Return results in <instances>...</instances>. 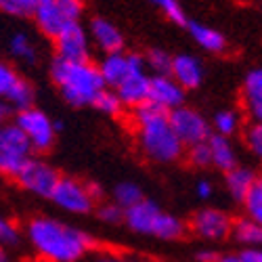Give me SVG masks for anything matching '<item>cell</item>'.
Listing matches in <instances>:
<instances>
[{
  "mask_svg": "<svg viewBox=\"0 0 262 262\" xmlns=\"http://www.w3.org/2000/svg\"><path fill=\"white\" fill-rule=\"evenodd\" d=\"M26 239L42 262H82L93 252V237L55 216H36L26 225Z\"/></svg>",
  "mask_w": 262,
  "mask_h": 262,
  "instance_id": "cell-1",
  "label": "cell"
},
{
  "mask_svg": "<svg viewBox=\"0 0 262 262\" xmlns=\"http://www.w3.org/2000/svg\"><path fill=\"white\" fill-rule=\"evenodd\" d=\"M135 141L141 154L154 164H174L185 156V145L174 133L170 114L145 103L130 114Z\"/></svg>",
  "mask_w": 262,
  "mask_h": 262,
  "instance_id": "cell-2",
  "label": "cell"
},
{
  "mask_svg": "<svg viewBox=\"0 0 262 262\" xmlns=\"http://www.w3.org/2000/svg\"><path fill=\"white\" fill-rule=\"evenodd\" d=\"M51 80L72 107H93L97 97L107 89L99 65L93 61H63L55 57L51 63Z\"/></svg>",
  "mask_w": 262,
  "mask_h": 262,
  "instance_id": "cell-3",
  "label": "cell"
},
{
  "mask_svg": "<svg viewBox=\"0 0 262 262\" xmlns=\"http://www.w3.org/2000/svg\"><path fill=\"white\" fill-rule=\"evenodd\" d=\"M124 225L137 235H147L160 242H179L187 233V225L179 216L162 210L151 200H143L135 208L126 210Z\"/></svg>",
  "mask_w": 262,
  "mask_h": 262,
  "instance_id": "cell-4",
  "label": "cell"
},
{
  "mask_svg": "<svg viewBox=\"0 0 262 262\" xmlns=\"http://www.w3.org/2000/svg\"><path fill=\"white\" fill-rule=\"evenodd\" d=\"M82 13L84 0H40L32 19L42 36L55 40L63 30L80 24Z\"/></svg>",
  "mask_w": 262,
  "mask_h": 262,
  "instance_id": "cell-5",
  "label": "cell"
},
{
  "mask_svg": "<svg viewBox=\"0 0 262 262\" xmlns=\"http://www.w3.org/2000/svg\"><path fill=\"white\" fill-rule=\"evenodd\" d=\"M99 198H101V189L97 185L84 183L74 177H61L49 200L65 214L86 216L97 210Z\"/></svg>",
  "mask_w": 262,
  "mask_h": 262,
  "instance_id": "cell-6",
  "label": "cell"
},
{
  "mask_svg": "<svg viewBox=\"0 0 262 262\" xmlns=\"http://www.w3.org/2000/svg\"><path fill=\"white\" fill-rule=\"evenodd\" d=\"M34 149L15 122H9L0 128V177L17 179L19 172L34 158Z\"/></svg>",
  "mask_w": 262,
  "mask_h": 262,
  "instance_id": "cell-7",
  "label": "cell"
},
{
  "mask_svg": "<svg viewBox=\"0 0 262 262\" xmlns=\"http://www.w3.org/2000/svg\"><path fill=\"white\" fill-rule=\"evenodd\" d=\"M13 122L24 130V135L28 137L34 154H47V151L55 145L57 130L61 128L59 122H55L45 109H40L36 105L17 112Z\"/></svg>",
  "mask_w": 262,
  "mask_h": 262,
  "instance_id": "cell-8",
  "label": "cell"
},
{
  "mask_svg": "<svg viewBox=\"0 0 262 262\" xmlns=\"http://www.w3.org/2000/svg\"><path fill=\"white\" fill-rule=\"evenodd\" d=\"M233 225H235V221L231 218V214L221 208H214V206L198 210L191 216V223H189L193 235L208 244L225 242L227 237H231Z\"/></svg>",
  "mask_w": 262,
  "mask_h": 262,
  "instance_id": "cell-9",
  "label": "cell"
},
{
  "mask_svg": "<svg viewBox=\"0 0 262 262\" xmlns=\"http://www.w3.org/2000/svg\"><path fill=\"white\" fill-rule=\"evenodd\" d=\"M170 124L177 137L181 139V143L185 145V149L204 143L212 137V124L208 122V118L202 112H198V109L187 105L170 112Z\"/></svg>",
  "mask_w": 262,
  "mask_h": 262,
  "instance_id": "cell-10",
  "label": "cell"
},
{
  "mask_svg": "<svg viewBox=\"0 0 262 262\" xmlns=\"http://www.w3.org/2000/svg\"><path fill=\"white\" fill-rule=\"evenodd\" d=\"M59 181H61V174L49 162L40 158H32L26 164V168L19 172V177L15 179V183L24 191L36 195V198H47V200L53 195Z\"/></svg>",
  "mask_w": 262,
  "mask_h": 262,
  "instance_id": "cell-11",
  "label": "cell"
},
{
  "mask_svg": "<svg viewBox=\"0 0 262 262\" xmlns=\"http://www.w3.org/2000/svg\"><path fill=\"white\" fill-rule=\"evenodd\" d=\"M149 86H151V74L145 65V57L135 55L133 59V70L124 78V82L116 89L120 101L126 109H137L149 101Z\"/></svg>",
  "mask_w": 262,
  "mask_h": 262,
  "instance_id": "cell-12",
  "label": "cell"
},
{
  "mask_svg": "<svg viewBox=\"0 0 262 262\" xmlns=\"http://www.w3.org/2000/svg\"><path fill=\"white\" fill-rule=\"evenodd\" d=\"M55 57L63 61H91V49L93 42L89 36V30L82 28V24H76L68 30H63L55 40Z\"/></svg>",
  "mask_w": 262,
  "mask_h": 262,
  "instance_id": "cell-13",
  "label": "cell"
},
{
  "mask_svg": "<svg viewBox=\"0 0 262 262\" xmlns=\"http://www.w3.org/2000/svg\"><path fill=\"white\" fill-rule=\"evenodd\" d=\"M185 89L174 80L172 76H151V86H149V101L158 109L164 112H174L185 105Z\"/></svg>",
  "mask_w": 262,
  "mask_h": 262,
  "instance_id": "cell-14",
  "label": "cell"
},
{
  "mask_svg": "<svg viewBox=\"0 0 262 262\" xmlns=\"http://www.w3.org/2000/svg\"><path fill=\"white\" fill-rule=\"evenodd\" d=\"M239 101L250 122H262V65L252 68L246 74L239 91Z\"/></svg>",
  "mask_w": 262,
  "mask_h": 262,
  "instance_id": "cell-15",
  "label": "cell"
},
{
  "mask_svg": "<svg viewBox=\"0 0 262 262\" xmlns=\"http://www.w3.org/2000/svg\"><path fill=\"white\" fill-rule=\"evenodd\" d=\"M89 36H91L93 47H97L103 55L124 51V34L120 32L116 24H112L105 17H95L91 21Z\"/></svg>",
  "mask_w": 262,
  "mask_h": 262,
  "instance_id": "cell-16",
  "label": "cell"
},
{
  "mask_svg": "<svg viewBox=\"0 0 262 262\" xmlns=\"http://www.w3.org/2000/svg\"><path fill=\"white\" fill-rule=\"evenodd\" d=\"M170 76L177 80L185 91H195V89H200L204 82V65L198 57H193L189 53L174 55Z\"/></svg>",
  "mask_w": 262,
  "mask_h": 262,
  "instance_id": "cell-17",
  "label": "cell"
},
{
  "mask_svg": "<svg viewBox=\"0 0 262 262\" xmlns=\"http://www.w3.org/2000/svg\"><path fill=\"white\" fill-rule=\"evenodd\" d=\"M133 59H135V53H126V51L103 55V59L97 65H99V72L105 80L107 89L116 91L124 82V78L130 74V70H133Z\"/></svg>",
  "mask_w": 262,
  "mask_h": 262,
  "instance_id": "cell-18",
  "label": "cell"
},
{
  "mask_svg": "<svg viewBox=\"0 0 262 262\" xmlns=\"http://www.w3.org/2000/svg\"><path fill=\"white\" fill-rule=\"evenodd\" d=\"M187 32L195 47H200L204 53L210 55H223L227 51V38L218 32L216 28H210L200 21H187Z\"/></svg>",
  "mask_w": 262,
  "mask_h": 262,
  "instance_id": "cell-19",
  "label": "cell"
},
{
  "mask_svg": "<svg viewBox=\"0 0 262 262\" xmlns=\"http://www.w3.org/2000/svg\"><path fill=\"white\" fill-rule=\"evenodd\" d=\"M208 145H210V156H212V166L221 172H229L233 168L239 166L237 162V149L233 145L231 139L227 137H221V135H214L208 139Z\"/></svg>",
  "mask_w": 262,
  "mask_h": 262,
  "instance_id": "cell-20",
  "label": "cell"
},
{
  "mask_svg": "<svg viewBox=\"0 0 262 262\" xmlns=\"http://www.w3.org/2000/svg\"><path fill=\"white\" fill-rule=\"evenodd\" d=\"M258 174L246 166H237L233 170H229L225 174V187H227V193L231 195V200L237 202V204H242L246 200V195L248 191L252 189L254 181H256Z\"/></svg>",
  "mask_w": 262,
  "mask_h": 262,
  "instance_id": "cell-21",
  "label": "cell"
},
{
  "mask_svg": "<svg viewBox=\"0 0 262 262\" xmlns=\"http://www.w3.org/2000/svg\"><path fill=\"white\" fill-rule=\"evenodd\" d=\"M210 124H212L214 135H221V137H227V139L235 137L239 130L244 133V128H246L242 114H239L237 109H231V107H225V109H221V112H216L214 118L210 120Z\"/></svg>",
  "mask_w": 262,
  "mask_h": 262,
  "instance_id": "cell-22",
  "label": "cell"
},
{
  "mask_svg": "<svg viewBox=\"0 0 262 262\" xmlns=\"http://www.w3.org/2000/svg\"><path fill=\"white\" fill-rule=\"evenodd\" d=\"M235 242L242 246L244 250H252V248H262V225L250 221V218H239L233 225V235Z\"/></svg>",
  "mask_w": 262,
  "mask_h": 262,
  "instance_id": "cell-23",
  "label": "cell"
},
{
  "mask_svg": "<svg viewBox=\"0 0 262 262\" xmlns=\"http://www.w3.org/2000/svg\"><path fill=\"white\" fill-rule=\"evenodd\" d=\"M9 53H11L13 59H17L19 63H26V65L36 63V59H38V49L34 45V40L24 32H19V34H15L11 38Z\"/></svg>",
  "mask_w": 262,
  "mask_h": 262,
  "instance_id": "cell-24",
  "label": "cell"
},
{
  "mask_svg": "<svg viewBox=\"0 0 262 262\" xmlns=\"http://www.w3.org/2000/svg\"><path fill=\"white\" fill-rule=\"evenodd\" d=\"M143 200H145L143 189H141L137 183L124 181V183L116 185V189H114V202H116L120 208H124V210L135 208V206L141 204Z\"/></svg>",
  "mask_w": 262,
  "mask_h": 262,
  "instance_id": "cell-25",
  "label": "cell"
},
{
  "mask_svg": "<svg viewBox=\"0 0 262 262\" xmlns=\"http://www.w3.org/2000/svg\"><path fill=\"white\" fill-rule=\"evenodd\" d=\"M242 206H244L246 218L262 225V177H256V181H254L252 189L248 191Z\"/></svg>",
  "mask_w": 262,
  "mask_h": 262,
  "instance_id": "cell-26",
  "label": "cell"
},
{
  "mask_svg": "<svg viewBox=\"0 0 262 262\" xmlns=\"http://www.w3.org/2000/svg\"><path fill=\"white\" fill-rule=\"evenodd\" d=\"M34 99H36V91H34L32 82L26 80V78H21V82L15 86V91L9 95L5 105H11L15 112H21V109L34 107Z\"/></svg>",
  "mask_w": 262,
  "mask_h": 262,
  "instance_id": "cell-27",
  "label": "cell"
},
{
  "mask_svg": "<svg viewBox=\"0 0 262 262\" xmlns=\"http://www.w3.org/2000/svg\"><path fill=\"white\" fill-rule=\"evenodd\" d=\"M172 59H174V55H170L164 49H151L145 55V65L151 76H170Z\"/></svg>",
  "mask_w": 262,
  "mask_h": 262,
  "instance_id": "cell-28",
  "label": "cell"
},
{
  "mask_svg": "<svg viewBox=\"0 0 262 262\" xmlns=\"http://www.w3.org/2000/svg\"><path fill=\"white\" fill-rule=\"evenodd\" d=\"M93 107L97 109L99 114L109 116V118H118V116H122V114H124V109H126L124 103L120 101L118 93L112 91V89H105V91L97 97V101L93 103Z\"/></svg>",
  "mask_w": 262,
  "mask_h": 262,
  "instance_id": "cell-29",
  "label": "cell"
},
{
  "mask_svg": "<svg viewBox=\"0 0 262 262\" xmlns=\"http://www.w3.org/2000/svg\"><path fill=\"white\" fill-rule=\"evenodd\" d=\"M244 145L252 158L262 164V122H250L244 128Z\"/></svg>",
  "mask_w": 262,
  "mask_h": 262,
  "instance_id": "cell-30",
  "label": "cell"
},
{
  "mask_svg": "<svg viewBox=\"0 0 262 262\" xmlns=\"http://www.w3.org/2000/svg\"><path fill=\"white\" fill-rule=\"evenodd\" d=\"M40 0H0V13L24 19V17H34V11Z\"/></svg>",
  "mask_w": 262,
  "mask_h": 262,
  "instance_id": "cell-31",
  "label": "cell"
},
{
  "mask_svg": "<svg viewBox=\"0 0 262 262\" xmlns=\"http://www.w3.org/2000/svg\"><path fill=\"white\" fill-rule=\"evenodd\" d=\"M21 82V76L11 63L0 61V103H7L9 95L15 91V86Z\"/></svg>",
  "mask_w": 262,
  "mask_h": 262,
  "instance_id": "cell-32",
  "label": "cell"
},
{
  "mask_svg": "<svg viewBox=\"0 0 262 262\" xmlns=\"http://www.w3.org/2000/svg\"><path fill=\"white\" fill-rule=\"evenodd\" d=\"M154 7H158L172 24L177 26H187V15H185V9L179 0H149Z\"/></svg>",
  "mask_w": 262,
  "mask_h": 262,
  "instance_id": "cell-33",
  "label": "cell"
},
{
  "mask_svg": "<svg viewBox=\"0 0 262 262\" xmlns=\"http://www.w3.org/2000/svg\"><path fill=\"white\" fill-rule=\"evenodd\" d=\"M185 154H187L189 164L195 166V168L204 170V168H210V166H212V156H210V145H208V141L198 143V145H193V147H187Z\"/></svg>",
  "mask_w": 262,
  "mask_h": 262,
  "instance_id": "cell-34",
  "label": "cell"
},
{
  "mask_svg": "<svg viewBox=\"0 0 262 262\" xmlns=\"http://www.w3.org/2000/svg\"><path fill=\"white\" fill-rule=\"evenodd\" d=\"M21 242V229L11 221V218L0 214V244L5 248H15Z\"/></svg>",
  "mask_w": 262,
  "mask_h": 262,
  "instance_id": "cell-35",
  "label": "cell"
},
{
  "mask_svg": "<svg viewBox=\"0 0 262 262\" xmlns=\"http://www.w3.org/2000/svg\"><path fill=\"white\" fill-rule=\"evenodd\" d=\"M97 216L107 225H122L126 218V210L120 208L116 202H107V204L97 206Z\"/></svg>",
  "mask_w": 262,
  "mask_h": 262,
  "instance_id": "cell-36",
  "label": "cell"
},
{
  "mask_svg": "<svg viewBox=\"0 0 262 262\" xmlns=\"http://www.w3.org/2000/svg\"><path fill=\"white\" fill-rule=\"evenodd\" d=\"M95 262H145V260H139L135 256H126V254H114V252H105V254H99L95 258Z\"/></svg>",
  "mask_w": 262,
  "mask_h": 262,
  "instance_id": "cell-37",
  "label": "cell"
},
{
  "mask_svg": "<svg viewBox=\"0 0 262 262\" xmlns=\"http://www.w3.org/2000/svg\"><path fill=\"white\" fill-rule=\"evenodd\" d=\"M195 193H198L200 200H210L214 195V185L208 179H200L198 185H195Z\"/></svg>",
  "mask_w": 262,
  "mask_h": 262,
  "instance_id": "cell-38",
  "label": "cell"
},
{
  "mask_svg": "<svg viewBox=\"0 0 262 262\" xmlns=\"http://www.w3.org/2000/svg\"><path fill=\"white\" fill-rule=\"evenodd\" d=\"M218 258H221V254L210 248H204L198 252V262H218Z\"/></svg>",
  "mask_w": 262,
  "mask_h": 262,
  "instance_id": "cell-39",
  "label": "cell"
},
{
  "mask_svg": "<svg viewBox=\"0 0 262 262\" xmlns=\"http://www.w3.org/2000/svg\"><path fill=\"white\" fill-rule=\"evenodd\" d=\"M242 256L246 262H262V248H252V250H242Z\"/></svg>",
  "mask_w": 262,
  "mask_h": 262,
  "instance_id": "cell-40",
  "label": "cell"
},
{
  "mask_svg": "<svg viewBox=\"0 0 262 262\" xmlns=\"http://www.w3.org/2000/svg\"><path fill=\"white\" fill-rule=\"evenodd\" d=\"M218 262H246V260H244L242 252H237V254H221Z\"/></svg>",
  "mask_w": 262,
  "mask_h": 262,
  "instance_id": "cell-41",
  "label": "cell"
},
{
  "mask_svg": "<svg viewBox=\"0 0 262 262\" xmlns=\"http://www.w3.org/2000/svg\"><path fill=\"white\" fill-rule=\"evenodd\" d=\"M0 262H11V254H9V248H5L0 244Z\"/></svg>",
  "mask_w": 262,
  "mask_h": 262,
  "instance_id": "cell-42",
  "label": "cell"
},
{
  "mask_svg": "<svg viewBox=\"0 0 262 262\" xmlns=\"http://www.w3.org/2000/svg\"><path fill=\"white\" fill-rule=\"evenodd\" d=\"M5 120H7V105L0 103V128L5 126Z\"/></svg>",
  "mask_w": 262,
  "mask_h": 262,
  "instance_id": "cell-43",
  "label": "cell"
}]
</instances>
